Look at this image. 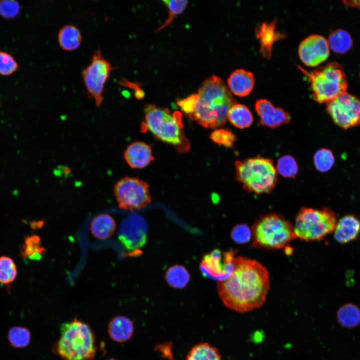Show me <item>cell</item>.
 <instances>
[{
  "instance_id": "41",
  "label": "cell",
  "mask_w": 360,
  "mask_h": 360,
  "mask_svg": "<svg viewBox=\"0 0 360 360\" xmlns=\"http://www.w3.org/2000/svg\"></svg>"
},
{
  "instance_id": "7",
  "label": "cell",
  "mask_w": 360,
  "mask_h": 360,
  "mask_svg": "<svg viewBox=\"0 0 360 360\" xmlns=\"http://www.w3.org/2000/svg\"><path fill=\"white\" fill-rule=\"evenodd\" d=\"M298 68L308 78L313 98L319 103L328 104L346 92V76L337 62H329L311 72Z\"/></svg>"
},
{
  "instance_id": "23",
  "label": "cell",
  "mask_w": 360,
  "mask_h": 360,
  "mask_svg": "<svg viewBox=\"0 0 360 360\" xmlns=\"http://www.w3.org/2000/svg\"><path fill=\"white\" fill-rule=\"evenodd\" d=\"M228 120L236 127L245 128L252 125L254 118L252 114L247 106L236 103L228 110Z\"/></svg>"
},
{
  "instance_id": "15",
  "label": "cell",
  "mask_w": 360,
  "mask_h": 360,
  "mask_svg": "<svg viewBox=\"0 0 360 360\" xmlns=\"http://www.w3.org/2000/svg\"><path fill=\"white\" fill-rule=\"evenodd\" d=\"M260 124L264 126L276 128L290 122V114L280 108L276 107L270 101L260 99L255 104Z\"/></svg>"
},
{
  "instance_id": "34",
  "label": "cell",
  "mask_w": 360,
  "mask_h": 360,
  "mask_svg": "<svg viewBox=\"0 0 360 360\" xmlns=\"http://www.w3.org/2000/svg\"><path fill=\"white\" fill-rule=\"evenodd\" d=\"M18 68V64L9 54L0 51V74L9 76L13 74Z\"/></svg>"
},
{
  "instance_id": "20",
  "label": "cell",
  "mask_w": 360,
  "mask_h": 360,
  "mask_svg": "<svg viewBox=\"0 0 360 360\" xmlns=\"http://www.w3.org/2000/svg\"><path fill=\"white\" fill-rule=\"evenodd\" d=\"M134 330L132 321L124 316L114 317L108 323V334L110 338L118 342H123L129 340Z\"/></svg>"
},
{
  "instance_id": "3",
  "label": "cell",
  "mask_w": 360,
  "mask_h": 360,
  "mask_svg": "<svg viewBox=\"0 0 360 360\" xmlns=\"http://www.w3.org/2000/svg\"><path fill=\"white\" fill-rule=\"evenodd\" d=\"M183 128L182 114L180 112H172L168 108L151 104L145 107L141 132H150L156 138L173 145L180 152H187L190 148Z\"/></svg>"
},
{
  "instance_id": "38",
  "label": "cell",
  "mask_w": 360,
  "mask_h": 360,
  "mask_svg": "<svg viewBox=\"0 0 360 360\" xmlns=\"http://www.w3.org/2000/svg\"><path fill=\"white\" fill-rule=\"evenodd\" d=\"M119 83L120 84L123 86H128L136 90V96L138 98H142V92H140V90H138V88L136 84L129 82L126 80H121Z\"/></svg>"
},
{
  "instance_id": "10",
  "label": "cell",
  "mask_w": 360,
  "mask_h": 360,
  "mask_svg": "<svg viewBox=\"0 0 360 360\" xmlns=\"http://www.w3.org/2000/svg\"><path fill=\"white\" fill-rule=\"evenodd\" d=\"M112 67L102 55L100 50L94 54L90 64L84 70L82 76L88 96L100 106L104 100V88Z\"/></svg>"
},
{
  "instance_id": "37",
  "label": "cell",
  "mask_w": 360,
  "mask_h": 360,
  "mask_svg": "<svg viewBox=\"0 0 360 360\" xmlns=\"http://www.w3.org/2000/svg\"><path fill=\"white\" fill-rule=\"evenodd\" d=\"M20 10L19 3L14 0L0 1V15L5 18H12L16 16Z\"/></svg>"
},
{
  "instance_id": "5",
  "label": "cell",
  "mask_w": 360,
  "mask_h": 360,
  "mask_svg": "<svg viewBox=\"0 0 360 360\" xmlns=\"http://www.w3.org/2000/svg\"><path fill=\"white\" fill-rule=\"evenodd\" d=\"M235 166L236 179L246 192L268 194L277 184V171L272 160L257 156L236 160Z\"/></svg>"
},
{
  "instance_id": "11",
  "label": "cell",
  "mask_w": 360,
  "mask_h": 360,
  "mask_svg": "<svg viewBox=\"0 0 360 360\" xmlns=\"http://www.w3.org/2000/svg\"><path fill=\"white\" fill-rule=\"evenodd\" d=\"M326 110L334 122L342 128L360 124V98L346 92L328 103Z\"/></svg>"
},
{
  "instance_id": "18",
  "label": "cell",
  "mask_w": 360,
  "mask_h": 360,
  "mask_svg": "<svg viewBox=\"0 0 360 360\" xmlns=\"http://www.w3.org/2000/svg\"><path fill=\"white\" fill-rule=\"evenodd\" d=\"M254 84V78L252 72L244 69L234 70L228 79V85L234 94L244 97L252 90Z\"/></svg>"
},
{
  "instance_id": "35",
  "label": "cell",
  "mask_w": 360,
  "mask_h": 360,
  "mask_svg": "<svg viewBox=\"0 0 360 360\" xmlns=\"http://www.w3.org/2000/svg\"><path fill=\"white\" fill-rule=\"evenodd\" d=\"M40 242V238L36 236L28 238L26 240L25 252L30 258L40 259L45 252Z\"/></svg>"
},
{
  "instance_id": "32",
  "label": "cell",
  "mask_w": 360,
  "mask_h": 360,
  "mask_svg": "<svg viewBox=\"0 0 360 360\" xmlns=\"http://www.w3.org/2000/svg\"><path fill=\"white\" fill-rule=\"evenodd\" d=\"M163 2L168 8V16L163 24L156 30V32L168 26L174 18L185 9L188 2L187 0H166Z\"/></svg>"
},
{
  "instance_id": "12",
  "label": "cell",
  "mask_w": 360,
  "mask_h": 360,
  "mask_svg": "<svg viewBox=\"0 0 360 360\" xmlns=\"http://www.w3.org/2000/svg\"><path fill=\"white\" fill-rule=\"evenodd\" d=\"M235 252H222L215 249L204 255L200 264V270L206 278L220 282L228 278L234 268Z\"/></svg>"
},
{
  "instance_id": "30",
  "label": "cell",
  "mask_w": 360,
  "mask_h": 360,
  "mask_svg": "<svg viewBox=\"0 0 360 360\" xmlns=\"http://www.w3.org/2000/svg\"><path fill=\"white\" fill-rule=\"evenodd\" d=\"M16 268L14 261L7 256L0 258V282L9 284L16 276Z\"/></svg>"
},
{
  "instance_id": "40",
  "label": "cell",
  "mask_w": 360,
  "mask_h": 360,
  "mask_svg": "<svg viewBox=\"0 0 360 360\" xmlns=\"http://www.w3.org/2000/svg\"><path fill=\"white\" fill-rule=\"evenodd\" d=\"M114 360V358H110V359H108V360Z\"/></svg>"
},
{
  "instance_id": "1",
  "label": "cell",
  "mask_w": 360,
  "mask_h": 360,
  "mask_svg": "<svg viewBox=\"0 0 360 360\" xmlns=\"http://www.w3.org/2000/svg\"><path fill=\"white\" fill-rule=\"evenodd\" d=\"M270 284L268 271L262 264L246 256H236L232 273L218 282L217 291L226 308L242 313L264 304Z\"/></svg>"
},
{
  "instance_id": "25",
  "label": "cell",
  "mask_w": 360,
  "mask_h": 360,
  "mask_svg": "<svg viewBox=\"0 0 360 360\" xmlns=\"http://www.w3.org/2000/svg\"><path fill=\"white\" fill-rule=\"evenodd\" d=\"M186 360H222V356L217 348L202 342L196 344L189 350Z\"/></svg>"
},
{
  "instance_id": "39",
  "label": "cell",
  "mask_w": 360,
  "mask_h": 360,
  "mask_svg": "<svg viewBox=\"0 0 360 360\" xmlns=\"http://www.w3.org/2000/svg\"><path fill=\"white\" fill-rule=\"evenodd\" d=\"M343 2L348 6L360 8V0H344Z\"/></svg>"
},
{
  "instance_id": "16",
  "label": "cell",
  "mask_w": 360,
  "mask_h": 360,
  "mask_svg": "<svg viewBox=\"0 0 360 360\" xmlns=\"http://www.w3.org/2000/svg\"><path fill=\"white\" fill-rule=\"evenodd\" d=\"M124 159L133 168H142L154 160L151 146L142 142L136 141L126 148Z\"/></svg>"
},
{
  "instance_id": "29",
  "label": "cell",
  "mask_w": 360,
  "mask_h": 360,
  "mask_svg": "<svg viewBox=\"0 0 360 360\" xmlns=\"http://www.w3.org/2000/svg\"><path fill=\"white\" fill-rule=\"evenodd\" d=\"M314 162L316 169L322 172H326L334 163V156L331 150L321 148L318 150L314 156Z\"/></svg>"
},
{
  "instance_id": "13",
  "label": "cell",
  "mask_w": 360,
  "mask_h": 360,
  "mask_svg": "<svg viewBox=\"0 0 360 360\" xmlns=\"http://www.w3.org/2000/svg\"><path fill=\"white\" fill-rule=\"evenodd\" d=\"M148 234L146 221L140 216L132 214L122 221L118 232L120 240L132 252H140L146 243Z\"/></svg>"
},
{
  "instance_id": "27",
  "label": "cell",
  "mask_w": 360,
  "mask_h": 360,
  "mask_svg": "<svg viewBox=\"0 0 360 360\" xmlns=\"http://www.w3.org/2000/svg\"><path fill=\"white\" fill-rule=\"evenodd\" d=\"M168 284L175 288H184L190 280V274L186 268L181 265L170 267L165 274Z\"/></svg>"
},
{
  "instance_id": "31",
  "label": "cell",
  "mask_w": 360,
  "mask_h": 360,
  "mask_svg": "<svg viewBox=\"0 0 360 360\" xmlns=\"http://www.w3.org/2000/svg\"><path fill=\"white\" fill-rule=\"evenodd\" d=\"M276 171L286 178H294L298 172V166L295 159L291 156H282L278 161Z\"/></svg>"
},
{
  "instance_id": "22",
  "label": "cell",
  "mask_w": 360,
  "mask_h": 360,
  "mask_svg": "<svg viewBox=\"0 0 360 360\" xmlns=\"http://www.w3.org/2000/svg\"><path fill=\"white\" fill-rule=\"evenodd\" d=\"M60 46L65 50H73L78 48L82 42V35L78 28L73 25H66L58 34Z\"/></svg>"
},
{
  "instance_id": "8",
  "label": "cell",
  "mask_w": 360,
  "mask_h": 360,
  "mask_svg": "<svg viewBox=\"0 0 360 360\" xmlns=\"http://www.w3.org/2000/svg\"><path fill=\"white\" fill-rule=\"evenodd\" d=\"M336 214L330 208L302 207L294 224L296 238L306 242L320 240L332 232L337 224Z\"/></svg>"
},
{
  "instance_id": "33",
  "label": "cell",
  "mask_w": 360,
  "mask_h": 360,
  "mask_svg": "<svg viewBox=\"0 0 360 360\" xmlns=\"http://www.w3.org/2000/svg\"><path fill=\"white\" fill-rule=\"evenodd\" d=\"M210 137L214 142L228 148H232L236 140V135L232 132L223 128L216 130Z\"/></svg>"
},
{
  "instance_id": "26",
  "label": "cell",
  "mask_w": 360,
  "mask_h": 360,
  "mask_svg": "<svg viewBox=\"0 0 360 360\" xmlns=\"http://www.w3.org/2000/svg\"><path fill=\"white\" fill-rule=\"evenodd\" d=\"M336 318L343 327L354 328L360 322V310L354 304H346L338 310Z\"/></svg>"
},
{
  "instance_id": "14",
  "label": "cell",
  "mask_w": 360,
  "mask_h": 360,
  "mask_svg": "<svg viewBox=\"0 0 360 360\" xmlns=\"http://www.w3.org/2000/svg\"><path fill=\"white\" fill-rule=\"evenodd\" d=\"M298 54L305 65L316 66L329 56L330 48L328 40L319 34L310 35L300 43Z\"/></svg>"
},
{
  "instance_id": "4",
  "label": "cell",
  "mask_w": 360,
  "mask_h": 360,
  "mask_svg": "<svg viewBox=\"0 0 360 360\" xmlns=\"http://www.w3.org/2000/svg\"><path fill=\"white\" fill-rule=\"evenodd\" d=\"M251 230L252 246L255 248L284 249L296 238L294 224L277 213L260 216L254 223Z\"/></svg>"
},
{
  "instance_id": "19",
  "label": "cell",
  "mask_w": 360,
  "mask_h": 360,
  "mask_svg": "<svg viewBox=\"0 0 360 360\" xmlns=\"http://www.w3.org/2000/svg\"><path fill=\"white\" fill-rule=\"evenodd\" d=\"M334 237L343 244L355 240L360 233V220L353 215H347L337 222Z\"/></svg>"
},
{
  "instance_id": "17",
  "label": "cell",
  "mask_w": 360,
  "mask_h": 360,
  "mask_svg": "<svg viewBox=\"0 0 360 360\" xmlns=\"http://www.w3.org/2000/svg\"><path fill=\"white\" fill-rule=\"evenodd\" d=\"M256 34L260 42V52L266 58L272 56L274 43L284 37V34L276 31L275 20L258 25L256 28Z\"/></svg>"
},
{
  "instance_id": "9",
  "label": "cell",
  "mask_w": 360,
  "mask_h": 360,
  "mask_svg": "<svg viewBox=\"0 0 360 360\" xmlns=\"http://www.w3.org/2000/svg\"><path fill=\"white\" fill-rule=\"evenodd\" d=\"M148 184L137 178L124 177L114 186V194L120 208L139 210L151 202Z\"/></svg>"
},
{
  "instance_id": "21",
  "label": "cell",
  "mask_w": 360,
  "mask_h": 360,
  "mask_svg": "<svg viewBox=\"0 0 360 360\" xmlns=\"http://www.w3.org/2000/svg\"><path fill=\"white\" fill-rule=\"evenodd\" d=\"M116 224L112 216L102 214L96 216L90 224V230L92 235L101 240L109 238L114 232Z\"/></svg>"
},
{
  "instance_id": "6",
  "label": "cell",
  "mask_w": 360,
  "mask_h": 360,
  "mask_svg": "<svg viewBox=\"0 0 360 360\" xmlns=\"http://www.w3.org/2000/svg\"><path fill=\"white\" fill-rule=\"evenodd\" d=\"M192 103L188 115L206 128H218L228 120L230 107L236 103L231 93L191 94Z\"/></svg>"
},
{
  "instance_id": "2",
  "label": "cell",
  "mask_w": 360,
  "mask_h": 360,
  "mask_svg": "<svg viewBox=\"0 0 360 360\" xmlns=\"http://www.w3.org/2000/svg\"><path fill=\"white\" fill-rule=\"evenodd\" d=\"M53 352L63 360H93L97 350L94 334L88 324L74 318L62 324Z\"/></svg>"
},
{
  "instance_id": "36",
  "label": "cell",
  "mask_w": 360,
  "mask_h": 360,
  "mask_svg": "<svg viewBox=\"0 0 360 360\" xmlns=\"http://www.w3.org/2000/svg\"><path fill=\"white\" fill-rule=\"evenodd\" d=\"M230 236L238 244H245L252 238L251 228L244 224L236 225L232 230Z\"/></svg>"
},
{
  "instance_id": "28",
  "label": "cell",
  "mask_w": 360,
  "mask_h": 360,
  "mask_svg": "<svg viewBox=\"0 0 360 360\" xmlns=\"http://www.w3.org/2000/svg\"><path fill=\"white\" fill-rule=\"evenodd\" d=\"M8 340L10 344L16 348H23L30 343L31 334L26 328L22 326H14L8 332Z\"/></svg>"
},
{
  "instance_id": "24",
  "label": "cell",
  "mask_w": 360,
  "mask_h": 360,
  "mask_svg": "<svg viewBox=\"0 0 360 360\" xmlns=\"http://www.w3.org/2000/svg\"><path fill=\"white\" fill-rule=\"evenodd\" d=\"M329 48L334 52L344 54L352 46V40L350 34L342 29L332 31L328 36Z\"/></svg>"
}]
</instances>
